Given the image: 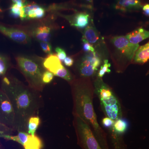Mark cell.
Here are the masks:
<instances>
[{
    "label": "cell",
    "mask_w": 149,
    "mask_h": 149,
    "mask_svg": "<svg viewBox=\"0 0 149 149\" xmlns=\"http://www.w3.org/2000/svg\"><path fill=\"white\" fill-rule=\"evenodd\" d=\"M3 91L11 103L15 114V130L27 133V123L32 116H38L42 104L40 92L26 86L17 79L5 77L1 83Z\"/></svg>",
    "instance_id": "6da1fadb"
},
{
    "label": "cell",
    "mask_w": 149,
    "mask_h": 149,
    "mask_svg": "<svg viewBox=\"0 0 149 149\" xmlns=\"http://www.w3.org/2000/svg\"><path fill=\"white\" fill-rule=\"evenodd\" d=\"M70 84L73 100V116H78L88 124L102 149H110L106 133L99 125L94 110L95 88L91 78L74 79Z\"/></svg>",
    "instance_id": "7a4b0ae2"
},
{
    "label": "cell",
    "mask_w": 149,
    "mask_h": 149,
    "mask_svg": "<svg viewBox=\"0 0 149 149\" xmlns=\"http://www.w3.org/2000/svg\"><path fill=\"white\" fill-rule=\"evenodd\" d=\"M95 93L98 97L103 111L107 117L116 120L122 118L121 105L112 89L97 77L94 80Z\"/></svg>",
    "instance_id": "3957f363"
},
{
    "label": "cell",
    "mask_w": 149,
    "mask_h": 149,
    "mask_svg": "<svg viewBox=\"0 0 149 149\" xmlns=\"http://www.w3.org/2000/svg\"><path fill=\"white\" fill-rule=\"evenodd\" d=\"M111 43L114 49L115 54L117 56L113 60L115 69L117 72H123L133 60L139 45L131 44L124 36L113 37Z\"/></svg>",
    "instance_id": "277c9868"
},
{
    "label": "cell",
    "mask_w": 149,
    "mask_h": 149,
    "mask_svg": "<svg viewBox=\"0 0 149 149\" xmlns=\"http://www.w3.org/2000/svg\"><path fill=\"white\" fill-rule=\"evenodd\" d=\"M16 61L19 70L25 77L29 87L36 91H43L45 84L42 77L45 72L44 67L35 61L24 56H18Z\"/></svg>",
    "instance_id": "5b68a950"
},
{
    "label": "cell",
    "mask_w": 149,
    "mask_h": 149,
    "mask_svg": "<svg viewBox=\"0 0 149 149\" xmlns=\"http://www.w3.org/2000/svg\"><path fill=\"white\" fill-rule=\"evenodd\" d=\"M73 124L77 143L82 149H102L90 126L84 120L74 116Z\"/></svg>",
    "instance_id": "8992f818"
},
{
    "label": "cell",
    "mask_w": 149,
    "mask_h": 149,
    "mask_svg": "<svg viewBox=\"0 0 149 149\" xmlns=\"http://www.w3.org/2000/svg\"><path fill=\"white\" fill-rule=\"evenodd\" d=\"M101 63V59L96 52L86 53L77 64L80 77H93Z\"/></svg>",
    "instance_id": "52a82bcc"
},
{
    "label": "cell",
    "mask_w": 149,
    "mask_h": 149,
    "mask_svg": "<svg viewBox=\"0 0 149 149\" xmlns=\"http://www.w3.org/2000/svg\"><path fill=\"white\" fill-rule=\"evenodd\" d=\"M0 122L15 130V114L8 97L0 90Z\"/></svg>",
    "instance_id": "ba28073f"
},
{
    "label": "cell",
    "mask_w": 149,
    "mask_h": 149,
    "mask_svg": "<svg viewBox=\"0 0 149 149\" xmlns=\"http://www.w3.org/2000/svg\"><path fill=\"white\" fill-rule=\"evenodd\" d=\"M0 33L13 41L22 45H27L31 42L29 35L23 30L7 27L0 23Z\"/></svg>",
    "instance_id": "9c48e42d"
},
{
    "label": "cell",
    "mask_w": 149,
    "mask_h": 149,
    "mask_svg": "<svg viewBox=\"0 0 149 149\" xmlns=\"http://www.w3.org/2000/svg\"><path fill=\"white\" fill-rule=\"evenodd\" d=\"M83 38L87 40L93 46L98 45L102 40L100 33L93 23L88 25L85 28L83 32Z\"/></svg>",
    "instance_id": "30bf717a"
},
{
    "label": "cell",
    "mask_w": 149,
    "mask_h": 149,
    "mask_svg": "<svg viewBox=\"0 0 149 149\" xmlns=\"http://www.w3.org/2000/svg\"><path fill=\"white\" fill-rule=\"evenodd\" d=\"M42 65L45 69L54 74L63 66L57 56L53 54H50L43 60Z\"/></svg>",
    "instance_id": "8fae6325"
},
{
    "label": "cell",
    "mask_w": 149,
    "mask_h": 149,
    "mask_svg": "<svg viewBox=\"0 0 149 149\" xmlns=\"http://www.w3.org/2000/svg\"><path fill=\"white\" fill-rule=\"evenodd\" d=\"M24 9L26 19L41 18L45 13V9L35 3L27 4L24 7Z\"/></svg>",
    "instance_id": "7c38bea8"
},
{
    "label": "cell",
    "mask_w": 149,
    "mask_h": 149,
    "mask_svg": "<svg viewBox=\"0 0 149 149\" xmlns=\"http://www.w3.org/2000/svg\"><path fill=\"white\" fill-rule=\"evenodd\" d=\"M142 7L141 0H117L115 5L116 9L122 12L140 9Z\"/></svg>",
    "instance_id": "4fadbf2b"
},
{
    "label": "cell",
    "mask_w": 149,
    "mask_h": 149,
    "mask_svg": "<svg viewBox=\"0 0 149 149\" xmlns=\"http://www.w3.org/2000/svg\"><path fill=\"white\" fill-rule=\"evenodd\" d=\"M125 37L131 44L139 45L143 40L149 38V31L141 27L128 33Z\"/></svg>",
    "instance_id": "5bb4252c"
},
{
    "label": "cell",
    "mask_w": 149,
    "mask_h": 149,
    "mask_svg": "<svg viewBox=\"0 0 149 149\" xmlns=\"http://www.w3.org/2000/svg\"><path fill=\"white\" fill-rule=\"evenodd\" d=\"M149 60V41L146 45L139 47L133 58V62L143 64Z\"/></svg>",
    "instance_id": "9a60e30c"
},
{
    "label": "cell",
    "mask_w": 149,
    "mask_h": 149,
    "mask_svg": "<svg viewBox=\"0 0 149 149\" xmlns=\"http://www.w3.org/2000/svg\"><path fill=\"white\" fill-rule=\"evenodd\" d=\"M22 146L24 149H42V141L39 136L29 134L28 137Z\"/></svg>",
    "instance_id": "2e32d148"
},
{
    "label": "cell",
    "mask_w": 149,
    "mask_h": 149,
    "mask_svg": "<svg viewBox=\"0 0 149 149\" xmlns=\"http://www.w3.org/2000/svg\"><path fill=\"white\" fill-rule=\"evenodd\" d=\"M35 36L40 42H49L52 36L51 29L49 27L45 25L40 26L35 30Z\"/></svg>",
    "instance_id": "e0dca14e"
},
{
    "label": "cell",
    "mask_w": 149,
    "mask_h": 149,
    "mask_svg": "<svg viewBox=\"0 0 149 149\" xmlns=\"http://www.w3.org/2000/svg\"><path fill=\"white\" fill-rule=\"evenodd\" d=\"M89 15L84 13H81L76 14L74 16L73 20L71 22V25L79 29L86 28L89 23Z\"/></svg>",
    "instance_id": "ac0fdd59"
},
{
    "label": "cell",
    "mask_w": 149,
    "mask_h": 149,
    "mask_svg": "<svg viewBox=\"0 0 149 149\" xmlns=\"http://www.w3.org/2000/svg\"><path fill=\"white\" fill-rule=\"evenodd\" d=\"M109 129L110 130L112 149H127L123 139L122 135L116 133L113 128Z\"/></svg>",
    "instance_id": "d6986e66"
},
{
    "label": "cell",
    "mask_w": 149,
    "mask_h": 149,
    "mask_svg": "<svg viewBox=\"0 0 149 149\" xmlns=\"http://www.w3.org/2000/svg\"><path fill=\"white\" fill-rule=\"evenodd\" d=\"M24 6L21 4L13 3L11 6L10 12L13 17L20 18L21 20L26 19L24 11Z\"/></svg>",
    "instance_id": "ffe728a7"
},
{
    "label": "cell",
    "mask_w": 149,
    "mask_h": 149,
    "mask_svg": "<svg viewBox=\"0 0 149 149\" xmlns=\"http://www.w3.org/2000/svg\"><path fill=\"white\" fill-rule=\"evenodd\" d=\"M41 123V120L38 116H32L29 118L27 123V133L30 135H35V132Z\"/></svg>",
    "instance_id": "44dd1931"
},
{
    "label": "cell",
    "mask_w": 149,
    "mask_h": 149,
    "mask_svg": "<svg viewBox=\"0 0 149 149\" xmlns=\"http://www.w3.org/2000/svg\"><path fill=\"white\" fill-rule=\"evenodd\" d=\"M128 127V123L127 120L122 118L114 121L113 128L116 133L123 135L126 132Z\"/></svg>",
    "instance_id": "7402d4cb"
},
{
    "label": "cell",
    "mask_w": 149,
    "mask_h": 149,
    "mask_svg": "<svg viewBox=\"0 0 149 149\" xmlns=\"http://www.w3.org/2000/svg\"><path fill=\"white\" fill-rule=\"evenodd\" d=\"M111 66V64L109 62L108 60H104L103 63L101 65L100 68L97 72V77L102 78L106 73H110L111 72V70L110 69Z\"/></svg>",
    "instance_id": "603a6c76"
},
{
    "label": "cell",
    "mask_w": 149,
    "mask_h": 149,
    "mask_svg": "<svg viewBox=\"0 0 149 149\" xmlns=\"http://www.w3.org/2000/svg\"><path fill=\"white\" fill-rule=\"evenodd\" d=\"M9 64L6 56L0 54V76H4L8 69Z\"/></svg>",
    "instance_id": "cb8c5ba5"
},
{
    "label": "cell",
    "mask_w": 149,
    "mask_h": 149,
    "mask_svg": "<svg viewBox=\"0 0 149 149\" xmlns=\"http://www.w3.org/2000/svg\"><path fill=\"white\" fill-rule=\"evenodd\" d=\"M13 129L0 122V138H3L5 135H11Z\"/></svg>",
    "instance_id": "d4e9b609"
},
{
    "label": "cell",
    "mask_w": 149,
    "mask_h": 149,
    "mask_svg": "<svg viewBox=\"0 0 149 149\" xmlns=\"http://www.w3.org/2000/svg\"><path fill=\"white\" fill-rule=\"evenodd\" d=\"M54 74L50 71H45L43 73L42 80L44 84H49L52 81L54 78Z\"/></svg>",
    "instance_id": "484cf974"
},
{
    "label": "cell",
    "mask_w": 149,
    "mask_h": 149,
    "mask_svg": "<svg viewBox=\"0 0 149 149\" xmlns=\"http://www.w3.org/2000/svg\"><path fill=\"white\" fill-rule=\"evenodd\" d=\"M83 41V50L85 53L90 52H94L95 51V48L93 47L91 44L88 42L87 40L82 38Z\"/></svg>",
    "instance_id": "4316f807"
},
{
    "label": "cell",
    "mask_w": 149,
    "mask_h": 149,
    "mask_svg": "<svg viewBox=\"0 0 149 149\" xmlns=\"http://www.w3.org/2000/svg\"><path fill=\"white\" fill-rule=\"evenodd\" d=\"M40 47L45 53L50 55L52 53V47L49 43L47 42H40Z\"/></svg>",
    "instance_id": "83f0119b"
},
{
    "label": "cell",
    "mask_w": 149,
    "mask_h": 149,
    "mask_svg": "<svg viewBox=\"0 0 149 149\" xmlns=\"http://www.w3.org/2000/svg\"><path fill=\"white\" fill-rule=\"evenodd\" d=\"M114 120L108 117H106L103 118L102 120V124L105 128L110 129L113 127Z\"/></svg>",
    "instance_id": "f1b7e54d"
},
{
    "label": "cell",
    "mask_w": 149,
    "mask_h": 149,
    "mask_svg": "<svg viewBox=\"0 0 149 149\" xmlns=\"http://www.w3.org/2000/svg\"><path fill=\"white\" fill-rule=\"evenodd\" d=\"M55 51L56 52V55L61 61H63L64 59L66 57V54L64 49L60 47H56Z\"/></svg>",
    "instance_id": "f546056e"
},
{
    "label": "cell",
    "mask_w": 149,
    "mask_h": 149,
    "mask_svg": "<svg viewBox=\"0 0 149 149\" xmlns=\"http://www.w3.org/2000/svg\"><path fill=\"white\" fill-rule=\"evenodd\" d=\"M63 63L67 66L71 67L74 63V60L70 56H67L64 59Z\"/></svg>",
    "instance_id": "4dcf8cb0"
},
{
    "label": "cell",
    "mask_w": 149,
    "mask_h": 149,
    "mask_svg": "<svg viewBox=\"0 0 149 149\" xmlns=\"http://www.w3.org/2000/svg\"><path fill=\"white\" fill-rule=\"evenodd\" d=\"M13 3L21 4L24 6L28 4L27 0H11Z\"/></svg>",
    "instance_id": "1f68e13d"
},
{
    "label": "cell",
    "mask_w": 149,
    "mask_h": 149,
    "mask_svg": "<svg viewBox=\"0 0 149 149\" xmlns=\"http://www.w3.org/2000/svg\"><path fill=\"white\" fill-rule=\"evenodd\" d=\"M143 10L144 13L146 16H149V4H147L143 6Z\"/></svg>",
    "instance_id": "d6a6232c"
},
{
    "label": "cell",
    "mask_w": 149,
    "mask_h": 149,
    "mask_svg": "<svg viewBox=\"0 0 149 149\" xmlns=\"http://www.w3.org/2000/svg\"><path fill=\"white\" fill-rule=\"evenodd\" d=\"M86 1L89 3H92L93 1V0H86Z\"/></svg>",
    "instance_id": "836d02e7"
},
{
    "label": "cell",
    "mask_w": 149,
    "mask_h": 149,
    "mask_svg": "<svg viewBox=\"0 0 149 149\" xmlns=\"http://www.w3.org/2000/svg\"><path fill=\"white\" fill-rule=\"evenodd\" d=\"M2 12V10L1 8V7H0V13Z\"/></svg>",
    "instance_id": "e575fe53"
}]
</instances>
